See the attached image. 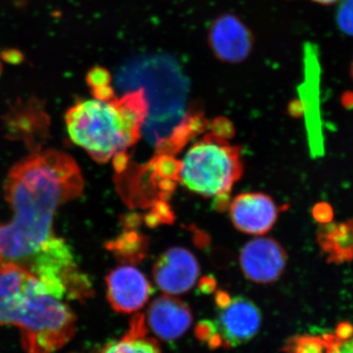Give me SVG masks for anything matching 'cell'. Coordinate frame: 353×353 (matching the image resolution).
Instances as JSON below:
<instances>
[{
    "mask_svg": "<svg viewBox=\"0 0 353 353\" xmlns=\"http://www.w3.org/2000/svg\"><path fill=\"white\" fill-rule=\"evenodd\" d=\"M83 189L75 160L59 150L37 152L14 165L4 183L14 215L0 224V263L27 266L54 236L58 208L80 196Z\"/></svg>",
    "mask_w": 353,
    "mask_h": 353,
    "instance_id": "cell-1",
    "label": "cell"
},
{
    "mask_svg": "<svg viewBox=\"0 0 353 353\" xmlns=\"http://www.w3.org/2000/svg\"><path fill=\"white\" fill-rule=\"evenodd\" d=\"M20 330L26 353H52L71 341L76 315L25 267L0 264V326Z\"/></svg>",
    "mask_w": 353,
    "mask_h": 353,
    "instance_id": "cell-2",
    "label": "cell"
},
{
    "mask_svg": "<svg viewBox=\"0 0 353 353\" xmlns=\"http://www.w3.org/2000/svg\"><path fill=\"white\" fill-rule=\"evenodd\" d=\"M148 115L145 90L111 101H81L65 115L71 141L99 163L118 157L141 136Z\"/></svg>",
    "mask_w": 353,
    "mask_h": 353,
    "instance_id": "cell-3",
    "label": "cell"
},
{
    "mask_svg": "<svg viewBox=\"0 0 353 353\" xmlns=\"http://www.w3.org/2000/svg\"><path fill=\"white\" fill-rule=\"evenodd\" d=\"M241 150L220 134H208L190 146L179 165V179L190 192L223 201L243 175Z\"/></svg>",
    "mask_w": 353,
    "mask_h": 353,
    "instance_id": "cell-4",
    "label": "cell"
},
{
    "mask_svg": "<svg viewBox=\"0 0 353 353\" xmlns=\"http://www.w3.org/2000/svg\"><path fill=\"white\" fill-rule=\"evenodd\" d=\"M217 314L212 320L218 348L245 345L259 334L262 313L259 306L245 296H231L226 292L216 294Z\"/></svg>",
    "mask_w": 353,
    "mask_h": 353,
    "instance_id": "cell-5",
    "label": "cell"
},
{
    "mask_svg": "<svg viewBox=\"0 0 353 353\" xmlns=\"http://www.w3.org/2000/svg\"><path fill=\"white\" fill-rule=\"evenodd\" d=\"M201 265L196 255L181 246L162 253L153 266V279L158 289L167 296H180L196 285Z\"/></svg>",
    "mask_w": 353,
    "mask_h": 353,
    "instance_id": "cell-6",
    "label": "cell"
},
{
    "mask_svg": "<svg viewBox=\"0 0 353 353\" xmlns=\"http://www.w3.org/2000/svg\"><path fill=\"white\" fill-rule=\"evenodd\" d=\"M106 296L111 307L122 314L138 312L153 294L152 284L137 267L125 264L106 276Z\"/></svg>",
    "mask_w": 353,
    "mask_h": 353,
    "instance_id": "cell-7",
    "label": "cell"
},
{
    "mask_svg": "<svg viewBox=\"0 0 353 353\" xmlns=\"http://www.w3.org/2000/svg\"><path fill=\"white\" fill-rule=\"evenodd\" d=\"M208 43L213 55L221 62L239 64L245 61L254 46L250 28L233 14H223L209 28Z\"/></svg>",
    "mask_w": 353,
    "mask_h": 353,
    "instance_id": "cell-8",
    "label": "cell"
},
{
    "mask_svg": "<svg viewBox=\"0 0 353 353\" xmlns=\"http://www.w3.org/2000/svg\"><path fill=\"white\" fill-rule=\"evenodd\" d=\"M288 256L283 246L271 238L253 239L243 246L240 266L243 275L255 284L276 282L284 273Z\"/></svg>",
    "mask_w": 353,
    "mask_h": 353,
    "instance_id": "cell-9",
    "label": "cell"
},
{
    "mask_svg": "<svg viewBox=\"0 0 353 353\" xmlns=\"http://www.w3.org/2000/svg\"><path fill=\"white\" fill-rule=\"evenodd\" d=\"M279 208L262 192H245L229 202V214L234 228L252 236H263L277 222Z\"/></svg>",
    "mask_w": 353,
    "mask_h": 353,
    "instance_id": "cell-10",
    "label": "cell"
},
{
    "mask_svg": "<svg viewBox=\"0 0 353 353\" xmlns=\"http://www.w3.org/2000/svg\"><path fill=\"white\" fill-rule=\"evenodd\" d=\"M194 317L190 306L173 296L157 297L148 309V328L162 341H176L187 333Z\"/></svg>",
    "mask_w": 353,
    "mask_h": 353,
    "instance_id": "cell-11",
    "label": "cell"
},
{
    "mask_svg": "<svg viewBox=\"0 0 353 353\" xmlns=\"http://www.w3.org/2000/svg\"><path fill=\"white\" fill-rule=\"evenodd\" d=\"M7 134L10 138L22 139L27 145H41L48 134V116L39 101L18 103L6 117Z\"/></svg>",
    "mask_w": 353,
    "mask_h": 353,
    "instance_id": "cell-12",
    "label": "cell"
},
{
    "mask_svg": "<svg viewBox=\"0 0 353 353\" xmlns=\"http://www.w3.org/2000/svg\"><path fill=\"white\" fill-rule=\"evenodd\" d=\"M99 353H162L157 341L148 336L145 316L137 314L119 341L108 343Z\"/></svg>",
    "mask_w": 353,
    "mask_h": 353,
    "instance_id": "cell-13",
    "label": "cell"
},
{
    "mask_svg": "<svg viewBox=\"0 0 353 353\" xmlns=\"http://www.w3.org/2000/svg\"><path fill=\"white\" fill-rule=\"evenodd\" d=\"M285 353H325L323 336H297L290 339L284 347Z\"/></svg>",
    "mask_w": 353,
    "mask_h": 353,
    "instance_id": "cell-14",
    "label": "cell"
},
{
    "mask_svg": "<svg viewBox=\"0 0 353 353\" xmlns=\"http://www.w3.org/2000/svg\"><path fill=\"white\" fill-rule=\"evenodd\" d=\"M340 2L336 24L341 32L353 37V0H341Z\"/></svg>",
    "mask_w": 353,
    "mask_h": 353,
    "instance_id": "cell-15",
    "label": "cell"
},
{
    "mask_svg": "<svg viewBox=\"0 0 353 353\" xmlns=\"http://www.w3.org/2000/svg\"><path fill=\"white\" fill-rule=\"evenodd\" d=\"M87 83L90 90H95L99 88L110 87L111 75L108 69L97 66L88 71Z\"/></svg>",
    "mask_w": 353,
    "mask_h": 353,
    "instance_id": "cell-16",
    "label": "cell"
},
{
    "mask_svg": "<svg viewBox=\"0 0 353 353\" xmlns=\"http://www.w3.org/2000/svg\"><path fill=\"white\" fill-rule=\"evenodd\" d=\"M325 353H353V336L348 340H339L334 334H324Z\"/></svg>",
    "mask_w": 353,
    "mask_h": 353,
    "instance_id": "cell-17",
    "label": "cell"
},
{
    "mask_svg": "<svg viewBox=\"0 0 353 353\" xmlns=\"http://www.w3.org/2000/svg\"><path fill=\"white\" fill-rule=\"evenodd\" d=\"M334 336L339 339V340L345 341L348 339L352 338L353 336V326L350 323L343 322L339 325L338 328L336 330Z\"/></svg>",
    "mask_w": 353,
    "mask_h": 353,
    "instance_id": "cell-18",
    "label": "cell"
},
{
    "mask_svg": "<svg viewBox=\"0 0 353 353\" xmlns=\"http://www.w3.org/2000/svg\"><path fill=\"white\" fill-rule=\"evenodd\" d=\"M311 1L316 2V3L324 4V6H329V4L340 2L341 0H311Z\"/></svg>",
    "mask_w": 353,
    "mask_h": 353,
    "instance_id": "cell-19",
    "label": "cell"
},
{
    "mask_svg": "<svg viewBox=\"0 0 353 353\" xmlns=\"http://www.w3.org/2000/svg\"><path fill=\"white\" fill-rule=\"evenodd\" d=\"M350 73H352V80H353V61L352 64V69H350Z\"/></svg>",
    "mask_w": 353,
    "mask_h": 353,
    "instance_id": "cell-20",
    "label": "cell"
}]
</instances>
